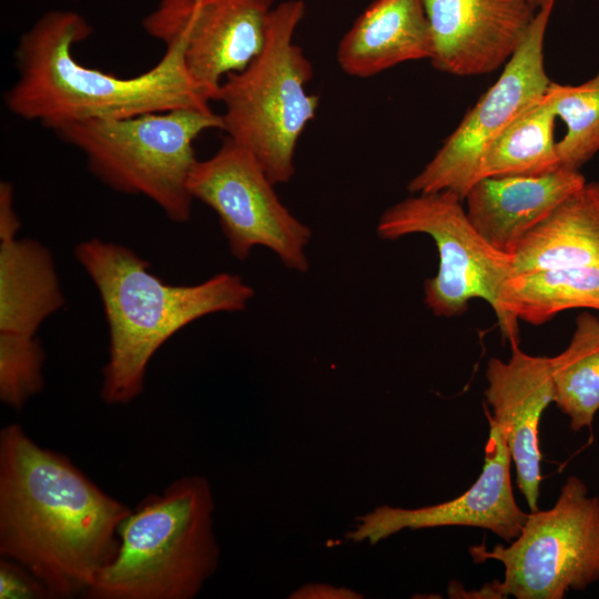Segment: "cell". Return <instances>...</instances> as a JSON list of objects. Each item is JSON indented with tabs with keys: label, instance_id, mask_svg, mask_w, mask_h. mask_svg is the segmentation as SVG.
<instances>
[{
	"label": "cell",
	"instance_id": "obj_1",
	"mask_svg": "<svg viewBox=\"0 0 599 599\" xmlns=\"http://www.w3.org/2000/svg\"><path fill=\"white\" fill-rule=\"evenodd\" d=\"M131 511L72 460L18 424L0 432V554L27 568L50 598L87 595L115 558Z\"/></svg>",
	"mask_w": 599,
	"mask_h": 599
},
{
	"label": "cell",
	"instance_id": "obj_2",
	"mask_svg": "<svg viewBox=\"0 0 599 599\" xmlns=\"http://www.w3.org/2000/svg\"><path fill=\"white\" fill-rule=\"evenodd\" d=\"M92 33L78 12L44 13L19 40L18 77L3 102L14 115L54 131L91 119H121L179 108L213 110L185 64L186 38L173 31L150 70L122 78L81 64L73 48Z\"/></svg>",
	"mask_w": 599,
	"mask_h": 599
},
{
	"label": "cell",
	"instance_id": "obj_3",
	"mask_svg": "<svg viewBox=\"0 0 599 599\" xmlns=\"http://www.w3.org/2000/svg\"><path fill=\"white\" fill-rule=\"evenodd\" d=\"M74 257L99 293L108 325L100 395L109 405L140 396L152 357L177 332L211 314L244 311L255 294L229 272L196 284H170L132 248L98 237L78 243Z\"/></svg>",
	"mask_w": 599,
	"mask_h": 599
},
{
	"label": "cell",
	"instance_id": "obj_4",
	"mask_svg": "<svg viewBox=\"0 0 599 599\" xmlns=\"http://www.w3.org/2000/svg\"><path fill=\"white\" fill-rule=\"evenodd\" d=\"M214 499L200 475L145 496L119 529L115 558L85 595L91 599H192L215 572Z\"/></svg>",
	"mask_w": 599,
	"mask_h": 599
},
{
	"label": "cell",
	"instance_id": "obj_5",
	"mask_svg": "<svg viewBox=\"0 0 599 599\" xmlns=\"http://www.w3.org/2000/svg\"><path fill=\"white\" fill-rule=\"evenodd\" d=\"M304 14L302 0L275 4L262 51L223 80L216 100L226 138L251 152L275 185L292 180L298 140L319 105L306 88L312 63L294 42Z\"/></svg>",
	"mask_w": 599,
	"mask_h": 599
},
{
	"label": "cell",
	"instance_id": "obj_6",
	"mask_svg": "<svg viewBox=\"0 0 599 599\" xmlns=\"http://www.w3.org/2000/svg\"><path fill=\"white\" fill-rule=\"evenodd\" d=\"M213 129H223L221 114L179 108L79 121L54 132L83 153L89 170L103 184L119 193L145 196L169 220L185 223L194 201L187 183L199 161L194 142Z\"/></svg>",
	"mask_w": 599,
	"mask_h": 599
},
{
	"label": "cell",
	"instance_id": "obj_7",
	"mask_svg": "<svg viewBox=\"0 0 599 599\" xmlns=\"http://www.w3.org/2000/svg\"><path fill=\"white\" fill-rule=\"evenodd\" d=\"M464 199L453 191L416 193L385 210L376 233L382 240L412 234L433 238L438 270L424 282V303L437 317H455L475 298L487 302L505 339L514 338L500 304L504 282L512 275L511 256L493 247L469 221Z\"/></svg>",
	"mask_w": 599,
	"mask_h": 599
},
{
	"label": "cell",
	"instance_id": "obj_8",
	"mask_svg": "<svg viewBox=\"0 0 599 599\" xmlns=\"http://www.w3.org/2000/svg\"><path fill=\"white\" fill-rule=\"evenodd\" d=\"M508 546H473L475 561L498 560L504 580L491 593L516 599H561L599 580V498L570 476L548 510L530 511L521 532Z\"/></svg>",
	"mask_w": 599,
	"mask_h": 599
},
{
	"label": "cell",
	"instance_id": "obj_9",
	"mask_svg": "<svg viewBox=\"0 0 599 599\" xmlns=\"http://www.w3.org/2000/svg\"><path fill=\"white\" fill-rule=\"evenodd\" d=\"M274 186L253 154L229 138L196 162L187 183L192 197L215 212L233 257L243 261L261 246L288 270L306 273L312 230L282 203Z\"/></svg>",
	"mask_w": 599,
	"mask_h": 599
},
{
	"label": "cell",
	"instance_id": "obj_10",
	"mask_svg": "<svg viewBox=\"0 0 599 599\" xmlns=\"http://www.w3.org/2000/svg\"><path fill=\"white\" fill-rule=\"evenodd\" d=\"M555 2L537 11L525 41L496 82L408 182L410 194L447 190L464 199L479 180L480 161L489 143L545 94L551 80L545 69L544 44Z\"/></svg>",
	"mask_w": 599,
	"mask_h": 599
},
{
	"label": "cell",
	"instance_id": "obj_11",
	"mask_svg": "<svg viewBox=\"0 0 599 599\" xmlns=\"http://www.w3.org/2000/svg\"><path fill=\"white\" fill-rule=\"evenodd\" d=\"M274 2L160 0L142 24L158 40L173 31L185 34L186 69L213 101L223 80L244 70L262 51Z\"/></svg>",
	"mask_w": 599,
	"mask_h": 599
},
{
	"label": "cell",
	"instance_id": "obj_12",
	"mask_svg": "<svg viewBox=\"0 0 599 599\" xmlns=\"http://www.w3.org/2000/svg\"><path fill=\"white\" fill-rule=\"evenodd\" d=\"M489 435L480 476L460 496L433 506L406 509L379 506L358 517L347 532L354 542L375 545L403 529L445 526L477 527L489 530L507 542L519 536L528 514L516 502L511 478V456L498 424L489 416Z\"/></svg>",
	"mask_w": 599,
	"mask_h": 599
},
{
	"label": "cell",
	"instance_id": "obj_13",
	"mask_svg": "<svg viewBox=\"0 0 599 599\" xmlns=\"http://www.w3.org/2000/svg\"><path fill=\"white\" fill-rule=\"evenodd\" d=\"M429 21L430 63L474 77L505 65L525 41L538 10L527 0H423Z\"/></svg>",
	"mask_w": 599,
	"mask_h": 599
},
{
	"label": "cell",
	"instance_id": "obj_14",
	"mask_svg": "<svg viewBox=\"0 0 599 599\" xmlns=\"http://www.w3.org/2000/svg\"><path fill=\"white\" fill-rule=\"evenodd\" d=\"M485 397L500 427L516 469V483L530 511L538 510L541 484L539 424L555 399L549 357L531 356L511 344L507 362L490 358Z\"/></svg>",
	"mask_w": 599,
	"mask_h": 599
},
{
	"label": "cell",
	"instance_id": "obj_15",
	"mask_svg": "<svg viewBox=\"0 0 599 599\" xmlns=\"http://www.w3.org/2000/svg\"><path fill=\"white\" fill-rule=\"evenodd\" d=\"M586 182L577 170L479 179L464 196L467 216L496 250L511 255L522 237Z\"/></svg>",
	"mask_w": 599,
	"mask_h": 599
},
{
	"label": "cell",
	"instance_id": "obj_16",
	"mask_svg": "<svg viewBox=\"0 0 599 599\" xmlns=\"http://www.w3.org/2000/svg\"><path fill=\"white\" fill-rule=\"evenodd\" d=\"M12 203L0 206V333L37 336L65 303L54 260L38 240L18 237Z\"/></svg>",
	"mask_w": 599,
	"mask_h": 599
},
{
	"label": "cell",
	"instance_id": "obj_17",
	"mask_svg": "<svg viewBox=\"0 0 599 599\" xmlns=\"http://www.w3.org/2000/svg\"><path fill=\"white\" fill-rule=\"evenodd\" d=\"M432 55L423 0H374L342 37L336 52L341 70L361 79Z\"/></svg>",
	"mask_w": 599,
	"mask_h": 599
},
{
	"label": "cell",
	"instance_id": "obj_18",
	"mask_svg": "<svg viewBox=\"0 0 599 599\" xmlns=\"http://www.w3.org/2000/svg\"><path fill=\"white\" fill-rule=\"evenodd\" d=\"M512 275L599 264V182H585L519 242Z\"/></svg>",
	"mask_w": 599,
	"mask_h": 599
},
{
	"label": "cell",
	"instance_id": "obj_19",
	"mask_svg": "<svg viewBox=\"0 0 599 599\" xmlns=\"http://www.w3.org/2000/svg\"><path fill=\"white\" fill-rule=\"evenodd\" d=\"M500 304L518 342L519 319L540 325L567 309L595 308L599 304V264L514 274L501 286Z\"/></svg>",
	"mask_w": 599,
	"mask_h": 599
},
{
	"label": "cell",
	"instance_id": "obj_20",
	"mask_svg": "<svg viewBox=\"0 0 599 599\" xmlns=\"http://www.w3.org/2000/svg\"><path fill=\"white\" fill-rule=\"evenodd\" d=\"M556 118L545 92L489 143L480 161L479 179L541 175L560 169L554 135Z\"/></svg>",
	"mask_w": 599,
	"mask_h": 599
},
{
	"label": "cell",
	"instance_id": "obj_21",
	"mask_svg": "<svg viewBox=\"0 0 599 599\" xmlns=\"http://www.w3.org/2000/svg\"><path fill=\"white\" fill-rule=\"evenodd\" d=\"M549 362L554 403L572 430L591 427L599 410V318L580 313L569 345Z\"/></svg>",
	"mask_w": 599,
	"mask_h": 599
},
{
	"label": "cell",
	"instance_id": "obj_22",
	"mask_svg": "<svg viewBox=\"0 0 599 599\" xmlns=\"http://www.w3.org/2000/svg\"><path fill=\"white\" fill-rule=\"evenodd\" d=\"M546 93L566 125L557 142L560 166L580 171L599 152V71L576 85L551 81Z\"/></svg>",
	"mask_w": 599,
	"mask_h": 599
},
{
	"label": "cell",
	"instance_id": "obj_23",
	"mask_svg": "<svg viewBox=\"0 0 599 599\" xmlns=\"http://www.w3.org/2000/svg\"><path fill=\"white\" fill-rule=\"evenodd\" d=\"M45 352L37 336L0 333V399L21 409L44 386Z\"/></svg>",
	"mask_w": 599,
	"mask_h": 599
},
{
	"label": "cell",
	"instance_id": "obj_24",
	"mask_svg": "<svg viewBox=\"0 0 599 599\" xmlns=\"http://www.w3.org/2000/svg\"><path fill=\"white\" fill-rule=\"evenodd\" d=\"M1 599L50 598L45 587L22 565L9 558L0 560Z\"/></svg>",
	"mask_w": 599,
	"mask_h": 599
},
{
	"label": "cell",
	"instance_id": "obj_25",
	"mask_svg": "<svg viewBox=\"0 0 599 599\" xmlns=\"http://www.w3.org/2000/svg\"><path fill=\"white\" fill-rule=\"evenodd\" d=\"M291 598H362V595L347 588L329 585H306L292 593Z\"/></svg>",
	"mask_w": 599,
	"mask_h": 599
},
{
	"label": "cell",
	"instance_id": "obj_26",
	"mask_svg": "<svg viewBox=\"0 0 599 599\" xmlns=\"http://www.w3.org/2000/svg\"><path fill=\"white\" fill-rule=\"evenodd\" d=\"M551 1H556V0H527V2L536 10H539L541 7H544L545 4Z\"/></svg>",
	"mask_w": 599,
	"mask_h": 599
},
{
	"label": "cell",
	"instance_id": "obj_27",
	"mask_svg": "<svg viewBox=\"0 0 599 599\" xmlns=\"http://www.w3.org/2000/svg\"><path fill=\"white\" fill-rule=\"evenodd\" d=\"M593 309H597V311H599V304H598V305H597V306H596V307H595Z\"/></svg>",
	"mask_w": 599,
	"mask_h": 599
}]
</instances>
